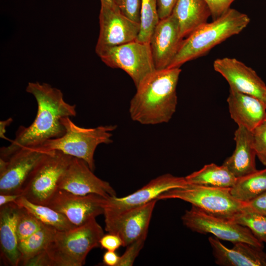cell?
Masks as SVG:
<instances>
[{"mask_svg":"<svg viewBox=\"0 0 266 266\" xmlns=\"http://www.w3.org/2000/svg\"><path fill=\"white\" fill-rule=\"evenodd\" d=\"M264 242L266 243V239L265 240Z\"/></svg>","mask_w":266,"mask_h":266,"instance_id":"41","label":"cell"},{"mask_svg":"<svg viewBox=\"0 0 266 266\" xmlns=\"http://www.w3.org/2000/svg\"><path fill=\"white\" fill-rule=\"evenodd\" d=\"M72 158L59 151L50 152L31 172L20 194L32 202L47 205Z\"/></svg>","mask_w":266,"mask_h":266,"instance_id":"7","label":"cell"},{"mask_svg":"<svg viewBox=\"0 0 266 266\" xmlns=\"http://www.w3.org/2000/svg\"><path fill=\"white\" fill-rule=\"evenodd\" d=\"M120 258L115 251H106L103 255L102 261L107 266H118Z\"/></svg>","mask_w":266,"mask_h":266,"instance_id":"37","label":"cell"},{"mask_svg":"<svg viewBox=\"0 0 266 266\" xmlns=\"http://www.w3.org/2000/svg\"><path fill=\"white\" fill-rule=\"evenodd\" d=\"M35 216L43 224L62 231L76 227L63 214L46 205L34 203L23 197L15 202Z\"/></svg>","mask_w":266,"mask_h":266,"instance_id":"25","label":"cell"},{"mask_svg":"<svg viewBox=\"0 0 266 266\" xmlns=\"http://www.w3.org/2000/svg\"><path fill=\"white\" fill-rule=\"evenodd\" d=\"M93 171L85 161L73 157L59 182L58 188L80 196L95 194L105 198L116 196L110 184L97 177Z\"/></svg>","mask_w":266,"mask_h":266,"instance_id":"15","label":"cell"},{"mask_svg":"<svg viewBox=\"0 0 266 266\" xmlns=\"http://www.w3.org/2000/svg\"><path fill=\"white\" fill-rule=\"evenodd\" d=\"M61 122L65 128L64 134L58 138L48 140L35 148L46 152L59 151L81 159L94 171L95 150L101 144H109L112 142V132L116 129V126L84 128L75 125L69 117L62 118Z\"/></svg>","mask_w":266,"mask_h":266,"instance_id":"5","label":"cell"},{"mask_svg":"<svg viewBox=\"0 0 266 266\" xmlns=\"http://www.w3.org/2000/svg\"><path fill=\"white\" fill-rule=\"evenodd\" d=\"M21 197L22 195L19 194H0V206L15 202Z\"/></svg>","mask_w":266,"mask_h":266,"instance_id":"38","label":"cell"},{"mask_svg":"<svg viewBox=\"0 0 266 266\" xmlns=\"http://www.w3.org/2000/svg\"><path fill=\"white\" fill-rule=\"evenodd\" d=\"M50 152L23 148L7 160L0 159V194H20L21 188L31 172Z\"/></svg>","mask_w":266,"mask_h":266,"instance_id":"14","label":"cell"},{"mask_svg":"<svg viewBox=\"0 0 266 266\" xmlns=\"http://www.w3.org/2000/svg\"><path fill=\"white\" fill-rule=\"evenodd\" d=\"M115 3L124 15L140 23L141 0H114Z\"/></svg>","mask_w":266,"mask_h":266,"instance_id":"31","label":"cell"},{"mask_svg":"<svg viewBox=\"0 0 266 266\" xmlns=\"http://www.w3.org/2000/svg\"><path fill=\"white\" fill-rule=\"evenodd\" d=\"M159 20L157 0H141L140 29L136 40L149 43Z\"/></svg>","mask_w":266,"mask_h":266,"instance_id":"27","label":"cell"},{"mask_svg":"<svg viewBox=\"0 0 266 266\" xmlns=\"http://www.w3.org/2000/svg\"><path fill=\"white\" fill-rule=\"evenodd\" d=\"M232 119L238 125L252 131L266 119V106L259 99L230 88L227 98Z\"/></svg>","mask_w":266,"mask_h":266,"instance_id":"19","label":"cell"},{"mask_svg":"<svg viewBox=\"0 0 266 266\" xmlns=\"http://www.w3.org/2000/svg\"><path fill=\"white\" fill-rule=\"evenodd\" d=\"M183 39L180 35L178 22L172 14L159 20L149 42L156 70L168 67Z\"/></svg>","mask_w":266,"mask_h":266,"instance_id":"17","label":"cell"},{"mask_svg":"<svg viewBox=\"0 0 266 266\" xmlns=\"http://www.w3.org/2000/svg\"><path fill=\"white\" fill-rule=\"evenodd\" d=\"M13 122L11 117L5 120L0 121V137L6 139L5 133H6V128L9 126Z\"/></svg>","mask_w":266,"mask_h":266,"instance_id":"39","label":"cell"},{"mask_svg":"<svg viewBox=\"0 0 266 266\" xmlns=\"http://www.w3.org/2000/svg\"><path fill=\"white\" fill-rule=\"evenodd\" d=\"M99 23L100 32L95 48L98 55L108 48L136 40L140 29V23L102 1H100Z\"/></svg>","mask_w":266,"mask_h":266,"instance_id":"10","label":"cell"},{"mask_svg":"<svg viewBox=\"0 0 266 266\" xmlns=\"http://www.w3.org/2000/svg\"><path fill=\"white\" fill-rule=\"evenodd\" d=\"M100 1L104 2L108 5H110L111 6L115 8H118L117 7L114 0H100Z\"/></svg>","mask_w":266,"mask_h":266,"instance_id":"40","label":"cell"},{"mask_svg":"<svg viewBox=\"0 0 266 266\" xmlns=\"http://www.w3.org/2000/svg\"><path fill=\"white\" fill-rule=\"evenodd\" d=\"M98 56L107 66L125 71L136 88L156 70L147 42L135 40L108 48Z\"/></svg>","mask_w":266,"mask_h":266,"instance_id":"8","label":"cell"},{"mask_svg":"<svg viewBox=\"0 0 266 266\" xmlns=\"http://www.w3.org/2000/svg\"><path fill=\"white\" fill-rule=\"evenodd\" d=\"M105 199L95 194L80 196L58 189L46 205L78 227L103 214Z\"/></svg>","mask_w":266,"mask_h":266,"instance_id":"13","label":"cell"},{"mask_svg":"<svg viewBox=\"0 0 266 266\" xmlns=\"http://www.w3.org/2000/svg\"><path fill=\"white\" fill-rule=\"evenodd\" d=\"M157 200L116 214H103L105 230L118 234L127 246L135 240L147 236L152 213Z\"/></svg>","mask_w":266,"mask_h":266,"instance_id":"11","label":"cell"},{"mask_svg":"<svg viewBox=\"0 0 266 266\" xmlns=\"http://www.w3.org/2000/svg\"><path fill=\"white\" fill-rule=\"evenodd\" d=\"M208 5L212 20H215L225 14L235 0H203Z\"/></svg>","mask_w":266,"mask_h":266,"instance_id":"33","label":"cell"},{"mask_svg":"<svg viewBox=\"0 0 266 266\" xmlns=\"http://www.w3.org/2000/svg\"><path fill=\"white\" fill-rule=\"evenodd\" d=\"M103 234L96 218L67 231H57L45 249L27 266H82L88 253L100 247Z\"/></svg>","mask_w":266,"mask_h":266,"instance_id":"3","label":"cell"},{"mask_svg":"<svg viewBox=\"0 0 266 266\" xmlns=\"http://www.w3.org/2000/svg\"><path fill=\"white\" fill-rule=\"evenodd\" d=\"M235 148L233 154L228 157L223 165L236 178L243 177L257 170L256 154L253 144L252 132L243 127H238L234 132Z\"/></svg>","mask_w":266,"mask_h":266,"instance_id":"21","label":"cell"},{"mask_svg":"<svg viewBox=\"0 0 266 266\" xmlns=\"http://www.w3.org/2000/svg\"><path fill=\"white\" fill-rule=\"evenodd\" d=\"M188 184L185 177L175 176L169 173L163 174L128 196L106 198L103 214H116L144 205L158 200V197L167 191L183 187Z\"/></svg>","mask_w":266,"mask_h":266,"instance_id":"12","label":"cell"},{"mask_svg":"<svg viewBox=\"0 0 266 266\" xmlns=\"http://www.w3.org/2000/svg\"><path fill=\"white\" fill-rule=\"evenodd\" d=\"M147 236H143L127 246V248L120 256L118 266H131L143 248Z\"/></svg>","mask_w":266,"mask_h":266,"instance_id":"32","label":"cell"},{"mask_svg":"<svg viewBox=\"0 0 266 266\" xmlns=\"http://www.w3.org/2000/svg\"><path fill=\"white\" fill-rule=\"evenodd\" d=\"M171 14L178 22L183 38L208 22L211 16L210 9L203 0H177Z\"/></svg>","mask_w":266,"mask_h":266,"instance_id":"22","label":"cell"},{"mask_svg":"<svg viewBox=\"0 0 266 266\" xmlns=\"http://www.w3.org/2000/svg\"><path fill=\"white\" fill-rule=\"evenodd\" d=\"M245 207L266 216V192L245 203Z\"/></svg>","mask_w":266,"mask_h":266,"instance_id":"35","label":"cell"},{"mask_svg":"<svg viewBox=\"0 0 266 266\" xmlns=\"http://www.w3.org/2000/svg\"><path fill=\"white\" fill-rule=\"evenodd\" d=\"M19 210L20 207L15 202L0 208V256L7 266L20 265L21 254L16 231Z\"/></svg>","mask_w":266,"mask_h":266,"instance_id":"20","label":"cell"},{"mask_svg":"<svg viewBox=\"0 0 266 266\" xmlns=\"http://www.w3.org/2000/svg\"><path fill=\"white\" fill-rule=\"evenodd\" d=\"M179 199L211 215L232 221L244 209V203L236 199L231 188L188 184L162 194L158 200Z\"/></svg>","mask_w":266,"mask_h":266,"instance_id":"6","label":"cell"},{"mask_svg":"<svg viewBox=\"0 0 266 266\" xmlns=\"http://www.w3.org/2000/svg\"><path fill=\"white\" fill-rule=\"evenodd\" d=\"M181 219L184 225L193 232L211 233L220 240L233 244L243 242L264 248L263 242L246 227L208 214L194 206L185 211Z\"/></svg>","mask_w":266,"mask_h":266,"instance_id":"9","label":"cell"},{"mask_svg":"<svg viewBox=\"0 0 266 266\" xmlns=\"http://www.w3.org/2000/svg\"><path fill=\"white\" fill-rule=\"evenodd\" d=\"M266 192V168L237 178L231 188L232 195L238 200L246 203Z\"/></svg>","mask_w":266,"mask_h":266,"instance_id":"24","label":"cell"},{"mask_svg":"<svg viewBox=\"0 0 266 266\" xmlns=\"http://www.w3.org/2000/svg\"><path fill=\"white\" fill-rule=\"evenodd\" d=\"M177 0H157L158 16L160 20L170 16Z\"/></svg>","mask_w":266,"mask_h":266,"instance_id":"36","label":"cell"},{"mask_svg":"<svg viewBox=\"0 0 266 266\" xmlns=\"http://www.w3.org/2000/svg\"><path fill=\"white\" fill-rule=\"evenodd\" d=\"M26 91L36 100V117L29 127L21 126L11 143L0 148V159L7 160L23 148H37L48 140L61 137L65 133L62 118L76 115V105L65 101L62 91L49 84L29 82Z\"/></svg>","mask_w":266,"mask_h":266,"instance_id":"1","label":"cell"},{"mask_svg":"<svg viewBox=\"0 0 266 266\" xmlns=\"http://www.w3.org/2000/svg\"><path fill=\"white\" fill-rule=\"evenodd\" d=\"M216 264L222 266H266V253L263 248L239 242L229 248L219 239L208 237Z\"/></svg>","mask_w":266,"mask_h":266,"instance_id":"18","label":"cell"},{"mask_svg":"<svg viewBox=\"0 0 266 266\" xmlns=\"http://www.w3.org/2000/svg\"><path fill=\"white\" fill-rule=\"evenodd\" d=\"M231 221L248 228L263 243L266 239V216L245 207Z\"/></svg>","mask_w":266,"mask_h":266,"instance_id":"28","label":"cell"},{"mask_svg":"<svg viewBox=\"0 0 266 266\" xmlns=\"http://www.w3.org/2000/svg\"><path fill=\"white\" fill-rule=\"evenodd\" d=\"M180 67L155 70L137 87L130 101L132 119L145 125L167 123L177 104Z\"/></svg>","mask_w":266,"mask_h":266,"instance_id":"2","label":"cell"},{"mask_svg":"<svg viewBox=\"0 0 266 266\" xmlns=\"http://www.w3.org/2000/svg\"><path fill=\"white\" fill-rule=\"evenodd\" d=\"M58 230L44 225L26 239L18 243L21 254L19 266H27L28 263L42 252Z\"/></svg>","mask_w":266,"mask_h":266,"instance_id":"26","label":"cell"},{"mask_svg":"<svg viewBox=\"0 0 266 266\" xmlns=\"http://www.w3.org/2000/svg\"><path fill=\"white\" fill-rule=\"evenodd\" d=\"M250 21L247 14L230 8L220 17L207 22L184 38L167 68L180 67L186 62L206 55L214 47L241 33Z\"/></svg>","mask_w":266,"mask_h":266,"instance_id":"4","label":"cell"},{"mask_svg":"<svg viewBox=\"0 0 266 266\" xmlns=\"http://www.w3.org/2000/svg\"><path fill=\"white\" fill-rule=\"evenodd\" d=\"M100 247L106 251H115L123 246L121 237L117 234L108 233L104 234L100 240Z\"/></svg>","mask_w":266,"mask_h":266,"instance_id":"34","label":"cell"},{"mask_svg":"<svg viewBox=\"0 0 266 266\" xmlns=\"http://www.w3.org/2000/svg\"><path fill=\"white\" fill-rule=\"evenodd\" d=\"M213 65L230 88L254 96L266 106V85L253 69L235 58L229 57L217 59Z\"/></svg>","mask_w":266,"mask_h":266,"instance_id":"16","label":"cell"},{"mask_svg":"<svg viewBox=\"0 0 266 266\" xmlns=\"http://www.w3.org/2000/svg\"><path fill=\"white\" fill-rule=\"evenodd\" d=\"M44 226L32 214L20 207L16 225L18 243L30 236Z\"/></svg>","mask_w":266,"mask_h":266,"instance_id":"29","label":"cell"},{"mask_svg":"<svg viewBox=\"0 0 266 266\" xmlns=\"http://www.w3.org/2000/svg\"><path fill=\"white\" fill-rule=\"evenodd\" d=\"M256 156L266 166V119L252 131Z\"/></svg>","mask_w":266,"mask_h":266,"instance_id":"30","label":"cell"},{"mask_svg":"<svg viewBox=\"0 0 266 266\" xmlns=\"http://www.w3.org/2000/svg\"><path fill=\"white\" fill-rule=\"evenodd\" d=\"M188 184L214 187L231 188L237 178L224 165L211 163L185 177Z\"/></svg>","mask_w":266,"mask_h":266,"instance_id":"23","label":"cell"}]
</instances>
